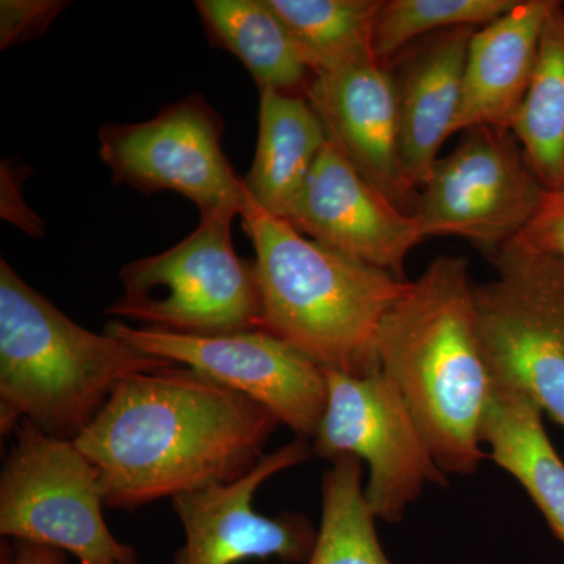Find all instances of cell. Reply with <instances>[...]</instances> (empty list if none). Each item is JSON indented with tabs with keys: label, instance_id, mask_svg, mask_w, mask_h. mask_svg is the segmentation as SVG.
Instances as JSON below:
<instances>
[{
	"label": "cell",
	"instance_id": "obj_1",
	"mask_svg": "<svg viewBox=\"0 0 564 564\" xmlns=\"http://www.w3.org/2000/svg\"><path fill=\"white\" fill-rule=\"evenodd\" d=\"M280 421L188 367L132 375L74 440L99 474L106 507L231 484L254 469Z\"/></svg>",
	"mask_w": 564,
	"mask_h": 564
},
{
	"label": "cell",
	"instance_id": "obj_18",
	"mask_svg": "<svg viewBox=\"0 0 564 564\" xmlns=\"http://www.w3.org/2000/svg\"><path fill=\"white\" fill-rule=\"evenodd\" d=\"M543 411L514 386L492 380L481 443L521 484L564 545V462L545 433Z\"/></svg>",
	"mask_w": 564,
	"mask_h": 564
},
{
	"label": "cell",
	"instance_id": "obj_19",
	"mask_svg": "<svg viewBox=\"0 0 564 564\" xmlns=\"http://www.w3.org/2000/svg\"><path fill=\"white\" fill-rule=\"evenodd\" d=\"M214 46L231 52L259 88L306 95L311 74L269 0H196Z\"/></svg>",
	"mask_w": 564,
	"mask_h": 564
},
{
	"label": "cell",
	"instance_id": "obj_21",
	"mask_svg": "<svg viewBox=\"0 0 564 564\" xmlns=\"http://www.w3.org/2000/svg\"><path fill=\"white\" fill-rule=\"evenodd\" d=\"M547 193L564 191V3L556 0L541 33L532 84L511 126Z\"/></svg>",
	"mask_w": 564,
	"mask_h": 564
},
{
	"label": "cell",
	"instance_id": "obj_5",
	"mask_svg": "<svg viewBox=\"0 0 564 564\" xmlns=\"http://www.w3.org/2000/svg\"><path fill=\"white\" fill-rule=\"evenodd\" d=\"M239 214L237 207L202 214L198 228L182 242L126 263L121 296L106 314L184 336L262 329L254 263L240 259L232 242Z\"/></svg>",
	"mask_w": 564,
	"mask_h": 564
},
{
	"label": "cell",
	"instance_id": "obj_8",
	"mask_svg": "<svg viewBox=\"0 0 564 564\" xmlns=\"http://www.w3.org/2000/svg\"><path fill=\"white\" fill-rule=\"evenodd\" d=\"M547 196L511 129L478 126L434 163L413 215L423 237H459L491 259L529 228Z\"/></svg>",
	"mask_w": 564,
	"mask_h": 564
},
{
	"label": "cell",
	"instance_id": "obj_9",
	"mask_svg": "<svg viewBox=\"0 0 564 564\" xmlns=\"http://www.w3.org/2000/svg\"><path fill=\"white\" fill-rule=\"evenodd\" d=\"M325 373L328 400L313 452L329 462L352 456L366 463L364 496L370 511L399 524L426 486H447V477L402 395L380 369L361 377Z\"/></svg>",
	"mask_w": 564,
	"mask_h": 564
},
{
	"label": "cell",
	"instance_id": "obj_11",
	"mask_svg": "<svg viewBox=\"0 0 564 564\" xmlns=\"http://www.w3.org/2000/svg\"><path fill=\"white\" fill-rule=\"evenodd\" d=\"M223 121L202 95L163 107L154 118L99 129V158L115 184L143 195L176 192L207 214L242 207L245 185L221 147Z\"/></svg>",
	"mask_w": 564,
	"mask_h": 564
},
{
	"label": "cell",
	"instance_id": "obj_7",
	"mask_svg": "<svg viewBox=\"0 0 564 564\" xmlns=\"http://www.w3.org/2000/svg\"><path fill=\"white\" fill-rule=\"evenodd\" d=\"M0 474L3 540L50 545L80 564H139L135 549L107 527L99 474L74 441L24 421Z\"/></svg>",
	"mask_w": 564,
	"mask_h": 564
},
{
	"label": "cell",
	"instance_id": "obj_26",
	"mask_svg": "<svg viewBox=\"0 0 564 564\" xmlns=\"http://www.w3.org/2000/svg\"><path fill=\"white\" fill-rule=\"evenodd\" d=\"M0 564H66V552L50 545L7 540L2 543Z\"/></svg>",
	"mask_w": 564,
	"mask_h": 564
},
{
	"label": "cell",
	"instance_id": "obj_22",
	"mask_svg": "<svg viewBox=\"0 0 564 564\" xmlns=\"http://www.w3.org/2000/svg\"><path fill=\"white\" fill-rule=\"evenodd\" d=\"M362 462H333L322 481V522L307 564H392L364 496Z\"/></svg>",
	"mask_w": 564,
	"mask_h": 564
},
{
	"label": "cell",
	"instance_id": "obj_25",
	"mask_svg": "<svg viewBox=\"0 0 564 564\" xmlns=\"http://www.w3.org/2000/svg\"><path fill=\"white\" fill-rule=\"evenodd\" d=\"M519 237L538 250L564 258V191L547 193L543 207Z\"/></svg>",
	"mask_w": 564,
	"mask_h": 564
},
{
	"label": "cell",
	"instance_id": "obj_4",
	"mask_svg": "<svg viewBox=\"0 0 564 564\" xmlns=\"http://www.w3.org/2000/svg\"><path fill=\"white\" fill-rule=\"evenodd\" d=\"M177 364L77 325L0 259V433L21 422L74 441L132 375Z\"/></svg>",
	"mask_w": 564,
	"mask_h": 564
},
{
	"label": "cell",
	"instance_id": "obj_13",
	"mask_svg": "<svg viewBox=\"0 0 564 564\" xmlns=\"http://www.w3.org/2000/svg\"><path fill=\"white\" fill-rule=\"evenodd\" d=\"M288 221L314 242L402 281L408 256L425 240L417 218L364 180L329 140Z\"/></svg>",
	"mask_w": 564,
	"mask_h": 564
},
{
	"label": "cell",
	"instance_id": "obj_12",
	"mask_svg": "<svg viewBox=\"0 0 564 564\" xmlns=\"http://www.w3.org/2000/svg\"><path fill=\"white\" fill-rule=\"evenodd\" d=\"M304 437L282 445L239 480L174 497L173 507L185 543L173 564H237L251 558H280L307 564L317 530L302 514L269 518L252 508L258 489L269 478L311 458Z\"/></svg>",
	"mask_w": 564,
	"mask_h": 564
},
{
	"label": "cell",
	"instance_id": "obj_17",
	"mask_svg": "<svg viewBox=\"0 0 564 564\" xmlns=\"http://www.w3.org/2000/svg\"><path fill=\"white\" fill-rule=\"evenodd\" d=\"M326 143L306 96L259 88L258 147L245 188L262 209L288 220Z\"/></svg>",
	"mask_w": 564,
	"mask_h": 564
},
{
	"label": "cell",
	"instance_id": "obj_3",
	"mask_svg": "<svg viewBox=\"0 0 564 564\" xmlns=\"http://www.w3.org/2000/svg\"><path fill=\"white\" fill-rule=\"evenodd\" d=\"M239 217L256 252L263 332L332 372L380 369L381 322L410 281L314 242L262 209L247 188Z\"/></svg>",
	"mask_w": 564,
	"mask_h": 564
},
{
	"label": "cell",
	"instance_id": "obj_16",
	"mask_svg": "<svg viewBox=\"0 0 564 564\" xmlns=\"http://www.w3.org/2000/svg\"><path fill=\"white\" fill-rule=\"evenodd\" d=\"M556 0H518L475 31L464 66L454 133L492 126L511 129L532 84L541 33Z\"/></svg>",
	"mask_w": 564,
	"mask_h": 564
},
{
	"label": "cell",
	"instance_id": "obj_10",
	"mask_svg": "<svg viewBox=\"0 0 564 564\" xmlns=\"http://www.w3.org/2000/svg\"><path fill=\"white\" fill-rule=\"evenodd\" d=\"M106 333L144 355L188 367L262 404L299 437L315 436L325 414V369L280 337L254 329L221 336H184L107 323Z\"/></svg>",
	"mask_w": 564,
	"mask_h": 564
},
{
	"label": "cell",
	"instance_id": "obj_23",
	"mask_svg": "<svg viewBox=\"0 0 564 564\" xmlns=\"http://www.w3.org/2000/svg\"><path fill=\"white\" fill-rule=\"evenodd\" d=\"M518 0H383L373 29V54L388 65L415 41L455 28L488 25Z\"/></svg>",
	"mask_w": 564,
	"mask_h": 564
},
{
	"label": "cell",
	"instance_id": "obj_15",
	"mask_svg": "<svg viewBox=\"0 0 564 564\" xmlns=\"http://www.w3.org/2000/svg\"><path fill=\"white\" fill-rule=\"evenodd\" d=\"M477 28L447 29L415 41L388 63L395 93L399 152L408 191L417 196L454 135L464 66Z\"/></svg>",
	"mask_w": 564,
	"mask_h": 564
},
{
	"label": "cell",
	"instance_id": "obj_20",
	"mask_svg": "<svg viewBox=\"0 0 564 564\" xmlns=\"http://www.w3.org/2000/svg\"><path fill=\"white\" fill-rule=\"evenodd\" d=\"M313 76L377 61L373 29L383 0H269Z\"/></svg>",
	"mask_w": 564,
	"mask_h": 564
},
{
	"label": "cell",
	"instance_id": "obj_24",
	"mask_svg": "<svg viewBox=\"0 0 564 564\" xmlns=\"http://www.w3.org/2000/svg\"><path fill=\"white\" fill-rule=\"evenodd\" d=\"M69 2L63 0H2L0 47L14 46L44 35Z\"/></svg>",
	"mask_w": 564,
	"mask_h": 564
},
{
	"label": "cell",
	"instance_id": "obj_2",
	"mask_svg": "<svg viewBox=\"0 0 564 564\" xmlns=\"http://www.w3.org/2000/svg\"><path fill=\"white\" fill-rule=\"evenodd\" d=\"M380 370L402 395L445 475L488 458L481 425L491 395L469 261L440 256L392 304L378 332Z\"/></svg>",
	"mask_w": 564,
	"mask_h": 564
},
{
	"label": "cell",
	"instance_id": "obj_6",
	"mask_svg": "<svg viewBox=\"0 0 564 564\" xmlns=\"http://www.w3.org/2000/svg\"><path fill=\"white\" fill-rule=\"evenodd\" d=\"M489 261L496 278L474 284L489 373L564 426V258L518 237Z\"/></svg>",
	"mask_w": 564,
	"mask_h": 564
},
{
	"label": "cell",
	"instance_id": "obj_14",
	"mask_svg": "<svg viewBox=\"0 0 564 564\" xmlns=\"http://www.w3.org/2000/svg\"><path fill=\"white\" fill-rule=\"evenodd\" d=\"M304 96L321 117L329 143L352 169L400 209L413 214L417 196L403 182L389 66L375 61L313 76Z\"/></svg>",
	"mask_w": 564,
	"mask_h": 564
}]
</instances>
